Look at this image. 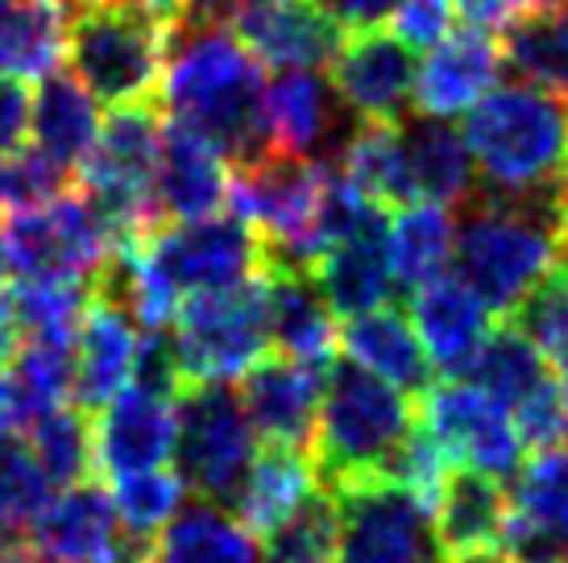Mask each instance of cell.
<instances>
[{"label":"cell","instance_id":"cell-1","mask_svg":"<svg viewBox=\"0 0 568 563\" xmlns=\"http://www.w3.org/2000/svg\"><path fill=\"white\" fill-rule=\"evenodd\" d=\"M159 95L166 121L212 145L224 162L245 166L270 154L262 112L266 75L221 17H183L174 25Z\"/></svg>","mask_w":568,"mask_h":563},{"label":"cell","instance_id":"cell-2","mask_svg":"<svg viewBox=\"0 0 568 563\" xmlns=\"http://www.w3.org/2000/svg\"><path fill=\"white\" fill-rule=\"evenodd\" d=\"M453 224L457 278L486 303L489 315H515L560 262L556 191L548 195H489L465 199Z\"/></svg>","mask_w":568,"mask_h":563},{"label":"cell","instance_id":"cell-3","mask_svg":"<svg viewBox=\"0 0 568 563\" xmlns=\"http://www.w3.org/2000/svg\"><path fill=\"white\" fill-rule=\"evenodd\" d=\"M460 137L474 154L477 191L489 195H548L568 171V104L536 83L486 92Z\"/></svg>","mask_w":568,"mask_h":563},{"label":"cell","instance_id":"cell-4","mask_svg":"<svg viewBox=\"0 0 568 563\" xmlns=\"http://www.w3.org/2000/svg\"><path fill=\"white\" fill-rule=\"evenodd\" d=\"M415 427L410 398L353 360H332L320 390L312 464L320 489H341L365 477H386L395 452Z\"/></svg>","mask_w":568,"mask_h":563},{"label":"cell","instance_id":"cell-5","mask_svg":"<svg viewBox=\"0 0 568 563\" xmlns=\"http://www.w3.org/2000/svg\"><path fill=\"white\" fill-rule=\"evenodd\" d=\"M171 25L129 0H83L67 17V59L95 104H142L159 88Z\"/></svg>","mask_w":568,"mask_h":563},{"label":"cell","instance_id":"cell-6","mask_svg":"<svg viewBox=\"0 0 568 563\" xmlns=\"http://www.w3.org/2000/svg\"><path fill=\"white\" fill-rule=\"evenodd\" d=\"M257 455L241 398L224 381H187L174 393V472L200 501L233 505Z\"/></svg>","mask_w":568,"mask_h":563},{"label":"cell","instance_id":"cell-7","mask_svg":"<svg viewBox=\"0 0 568 563\" xmlns=\"http://www.w3.org/2000/svg\"><path fill=\"white\" fill-rule=\"evenodd\" d=\"M145 266L174 298L233 290L266 269V245L250 224L233 212H216L204 219L159 224L133 240Z\"/></svg>","mask_w":568,"mask_h":563},{"label":"cell","instance_id":"cell-8","mask_svg":"<svg viewBox=\"0 0 568 563\" xmlns=\"http://www.w3.org/2000/svg\"><path fill=\"white\" fill-rule=\"evenodd\" d=\"M171 345L183 381H237L270 352L262 274L233 290L191 295L174 315Z\"/></svg>","mask_w":568,"mask_h":563},{"label":"cell","instance_id":"cell-9","mask_svg":"<svg viewBox=\"0 0 568 563\" xmlns=\"http://www.w3.org/2000/svg\"><path fill=\"white\" fill-rule=\"evenodd\" d=\"M0 249L17 278H63L92 286L116 245L80 191H63L50 204L4 212Z\"/></svg>","mask_w":568,"mask_h":563},{"label":"cell","instance_id":"cell-10","mask_svg":"<svg viewBox=\"0 0 568 563\" xmlns=\"http://www.w3.org/2000/svg\"><path fill=\"white\" fill-rule=\"evenodd\" d=\"M332 501L336 563H444L432 534V510L390 477L332 489Z\"/></svg>","mask_w":568,"mask_h":563},{"label":"cell","instance_id":"cell-11","mask_svg":"<svg viewBox=\"0 0 568 563\" xmlns=\"http://www.w3.org/2000/svg\"><path fill=\"white\" fill-rule=\"evenodd\" d=\"M415 419L427 436L440 443V452L460 469L486 472L494 481H510L523 469V439L515 419L503 402H494L486 390H477L465 377L432 381L419 393Z\"/></svg>","mask_w":568,"mask_h":563},{"label":"cell","instance_id":"cell-12","mask_svg":"<svg viewBox=\"0 0 568 563\" xmlns=\"http://www.w3.org/2000/svg\"><path fill=\"white\" fill-rule=\"evenodd\" d=\"M262 112H266L270 154H291L320 166L336 162L345 137L357 125V116L345 109L332 79L320 75V66L278 71L266 83Z\"/></svg>","mask_w":568,"mask_h":563},{"label":"cell","instance_id":"cell-13","mask_svg":"<svg viewBox=\"0 0 568 563\" xmlns=\"http://www.w3.org/2000/svg\"><path fill=\"white\" fill-rule=\"evenodd\" d=\"M21 543L30 563H142L145 555V547L121 531L109 493L95 481L54 493Z\"/></svg>","mask_w":568,"mask_h":563},{"label":"cell","instance_id":"cell-14","mask_svg":"<svg viewBox=\"0 0 568 563\" xmlns=\"http://www.w3.org/2000/svg\"><path fill=\"white\" fill-rule=\"evenodd\" d=\"M332 88L345 100L357 121H390L398 125L410 116L415 92V50L403 47L395 33L382 25L341 33V47L332 50Z\"/></svg>","mask_w":568,"mask_h":563},{"label":"cell","instance_id":"cell-15","mask_svg":"<svg viewBox=\"0 0 568 563\" xmlns=\"http://www.w3.org/2000/svg\"><path fill=\"white\" fill-rule=\"evenodd\" d=\"M224 30L262 66H320L341 47V25L316 0H224Z\"/></svg>","mask_w":568,"mask_h":563},{"label":"cell","instance_id":"cell-16","mask_svg":"<svg viewBox=\"0 0 568 563\" xmlns=\"http://www.w3.org/2000/svg\"><path fill=\"white\" fill-rule=\"evenodd\" d=\"M174 455V398L129 381L125 390L95 410L92 469L100 477L162 469Z\"/></svg>","mask_w":568,"mask_h":563},{"label":"cell","instance_id":"cell-17","mask_svg":"<svg viewBox=\"0 0 568 563\" xmlns=\"http://www.w3.org/2000/svg\"><path fill=\"white\" fill-rule=\"evenodd\" d=\"M328 365H303V360L266 352L253 369L241 373V410L250 419L253 436L283 448H312L316 431L320 390H324Z\"/></svg>","mask_w":568,"mask_h":563},{"label":"cell","instance_id":"cell-18","mask_svg":"<svg viewBox=\"0 0 568 563\" xmlns=\"http://www.w3.org/2000/svg\"><path fill=\"white\" fill-rule=\"evenodd\" d=\"M510 518L503 551L515 563L568 560V448L539 452L527 469L515 472Z\"/></svg>","mask_w":568,"mask_h":563},{"label":"cell","instance_id":"cell-19","mask_svg":"<svg viewBox=\"0 0 568 563\" xmlns=\"http://www.w3.org/2000/svg\"><path fill=\"white\" fill-rule=\"evenodd\" d=\"M503 71V42L494 33L477 30V25H465V30L448 33L427 50L424 66L415 71L410 109L419 116H436V121L460 116L486 92H494Z\"/></svg>","mask_w":568,"mask_h":563},{"label":"cell","instance_id":"cell-20","mask_svg":"<svg viewBox=\"0 0 568 563\" xmlns=\"http://www.w3.org/2000/svg\"><path fill=\"white\" fill-rule=\"evenodd\" d=\"M138 348H142V328L104 295L88 298L80 328H75V345H71V360H75L71 365V402L88 414L116 398L133 381Z\"/></svg>","mask_w":568,"mask_h":563},{"label":"cell","instance_id":"cell-21","mask_svg":"<svg viewBox=\"0 0 568 563\" xmlns=\"http://www.w3.org/2000/svg\"><path fill=\"white\" fill-rule=\"evenodd\" d=\"M224 199H229L224 157L200 137H191L166 121L159 137L154 183H150V204H154L159 224L216 216V212H224Z\"/></svg>","mask_w":568,"mask_h":563},{"label":"cell","instance_id":"cell-22","mask_svg":"<svg viewBox=\"0 0 568 563\" xmlns=\"http://www.w3.org/2000/svg\"><path fill=\"white\" fill-rule=\"evenodd\" d=\"M410 328L419 336L432 373L460 377L489 336V311L465 282L444 274L410 290Z\"/></svg>","mask_w":568,"mask_h":563},{"label":"cell","instance_id":"cell-23","mask_svg":"<svg viewBox=\"0 0 568 563\" xmlns=\"http://www.w3.org/2000/svg\"><path fill=\"white\" fill-rule=\"evenodd\" d=\"M316 278L320 295L332 307V315H357L386 307V298L395 290L390 278V257H386V216H374L357 224L348 236L316 257V266L307 269Z\"/></svg>","mask_w":568,"mask_h":563},{"label":"cell","instance_id":"cell-24","mask_svg":"<svg viewBox=\"0 0 568 563\" xmlns=\"http://www.w3.org/2000/svg\"><path fill=\"white\" fill-rule=\"evenodd\" d=\"M266 328L270 348L278 357L303 360V365H332L336 360V315L320 295L316 278L307 269L266 266Z\"/></svg>","mask_w":568,"mask_h":563},{"label":"cell","instance_id":"cell-25","mask_svg":"<svg viewBox=\"0 0 568 563\" xmlns=\"http://www.w3.org/2000/svg\"><path fill=\"white\" fill-rule=\"evenodd\" d=\"M506 518H510V498L503 481L474 469H453L432 505V534L440 560L503 547Z\"/></svg>","mask_w":568,"mask_h":563},{"label":"cell","instance_id":"cell-26","mask_svg":"<svg viewBox=\"0 0 568 563\" xmlns=\"http://www.w3.org/2000/svg\"><path fill=\"white\" fill-rule=\"evenodd\" d=\"M336 345L345 348V360H353L365 373L382 377L395 390L424 393L432 386V365L419 348V336H415L407 315L395 307L348 315L345 328L336 331Z\"/></svg>","mask_w":568,"mask_h":563},{"label":"cell","instance_id":"cell-27","mask_svg":"<svg viewBox=\"0 0 568 563\" xmlns=\"http://www.w3.org/2000/svg\"><path fill=\"white\" fill-rule=\"evenodd\" d=\"M142 563H262V547L224 505L183 501V510L145 543Z\"/></svg>","mask_w":568,"mask_h":563},{"label":"cell","instance_id":"cell-28","mask_svg":"<svg viewBox=\"0 0 568 563\" xmlns=\"http://www.w3.org/2000/svg\"><path fill=\"white\" fill-rule=\"evenodd\" d=\"M398 133H403V150H407L415 199L448 207L465 204L474 195L477 171L460 129H453L448 121H436V116L410 112L398 121Z\"/></svg>","mask_w":568,"mask_h":563},{"label":"cell","instance_id":"cell-29","mask_svg":"<svg viewBox=\"0 0 568 563\" xmlns=\"http://www.w3.org/2000/svg\"><path fill=\"white\" fill-rule=\"evenodd\" d=\"M30 133L38 154H47L67 174L80 171L100 133L95 100L80 79L67 71H50L47 79H38V95H30Z\"/></svg>","mask_w":568,"mask_h":563},{"label":"cell","instance_id":"cell-30","mask_svg":"<svg viewBox=\"0 0 568 563\" xmlns=\"http://www.w3.org/2000/svg\"><path fill=\"white\" fill-rule=\"evenodd\" d=\"M320 489L316 464L303 448H283V443H266L257 448L250 472L241 481L233 510L250 526L253 534H266L283 522L291 510H300L303 501Z\"/></svg>","mask_w":568,"mask_h":563},{"label":"cell","instance_id":"cell-31","mask_svg":"<svg viewBox=\"0 0 568 563\" xmlns=\"http://www.w3.org/2000/svg\"><path fill=\"white\" fill-rule=\"evenodd\" d=\"M506 66L544 92L568 100V0H531L503 33Z\"/></svg>","mask_w":568,"mask_h":563},{"label":"cell","instance_id":"cell-32","mask_svg":"<svg viewBox=\"0 0 568 563\" xmlns=\"http://www.w3.org/2000/svg\"><path fill=\"white\" fill-rule=\"evenodd\" d=\"M336 162H341L336 171L345 174L369 204H378L382 212L415 204L403 133L390 121H357L353 133L345 137V145H341Z\"/></svg>","mask_w":568,"mask_h":563},{"label":"cell","instance_id":"cell-33","mask_svg":"<svg viewBox=\"0 0 568 563\" xmlns=\"http://www.w3.org/2000/svg\"><path fill=\"white\" fill-rule=\"evenodd\" d=\"M67 54L59 0H0V75L47 79Z\"/></svg>","mask_w":568,"mask_h":563},{"label":"cell","instance_id":"cell-34","mask_svg":"<svg viewBox=\"0 0 568 563\" xmlns=\"http://www.w3.org/2000/svg\"><path fill=\"white\" fill-rule=\"evenodd\" d=\"M386 257L390 278L403 290H419L444 278L453 262V216L440 204H407L386 224Z\"/></svg>","mask_w":568,"mask_h":563},{"label":"cell","instance_id":"cell-35","mask_svg":"<svg viewBox=\"0 0 568 563\" xmlns=\"http://www.w3.org/2000/svg\"><path fill=\"white\" fill-rule=\"evenodd\" d=\"M88 298V282L17 278L0 290V307L9 315L17 340H75Z\"/></svg>","mask_w":568,"mask_h":563},{"label":"cell","instance_id":"cell-36","mask_svg":"<svg viewBox=\"0 0 568 563\" xmlns=\"http://www.w3.org/2000/svg\"><path fill=\"white\" fill-rule=\"evenodd\" d=\"M556 369L548 365V357L539 352L515 324L489 328V336L481 340L477 357L465 369V381H474L477 390H486L494 402H503L506 410H515L531 390H539Z\"/></svg>","mask_w":568,"mask_h":563},{"label":"cell","instance_id":"cell-37","mask_svg":"<svg viewBox=\"0 0 568 563\" xmlns=\"http://www.w3.org/2000/svg\"><path fill=\"white\" fill-rule=\"evenodd\" d=\"M109 501L112 510H116V522H121V531L145 547L154 534L171 522L179 510H183V501H187V485H183V477L174 469H145V472H129V477H116L109 489Z\"/></svg>","mask_w":568,"mask_h":563},{"label":"cell","instance_id":"cell-38","mask_svg":"<svg viewBox=\"0 0 568 563\" xmlns=\"http://www.w3.org/2000/svg\"><path fill=\"white\" fill-rule=\"evenodd\" d=\"M21 436H26L30 452L38 455V464L54 489L92 481V427H88V414L80 407L67 402L59 410H47Z\"/></svg>","mask_w":568,"mask_h":563},{"label":"cell","instance_id":"cell-39","mask_svg":"<svg viewBox=\"0 0 568 563\" xmlns=\"http://www.w3.org/2000/svg\"><path fill=\"white\" fill-rule=\"evenodd\" d=\"M54 485L21 431H0V534H21L47 510Z\"/></svg>","mask_w":568,"mask_h":563},{"label":"cell","instance_id":"cell-40","mask_svg":"<svg viewBox=\"0 0 568 563\" xmlns=\"http://www.w3.org/2000/svg\"><path fill=\"white\" fill-rule=\"evenodd\" d=\"M262 563H336V501L316 489L300 510L262 534Z\"/></svg>","mask_w":568,"mask_h":563},{"label":"cell","instance_id":"cell-41","mask_svg":"<svg viewBox=\"0 0 568 563\" xmlns=\"http://www.w3.org/2000/svg\"><path fill=\"white\" fill-rule=\"evenodd\" d=\"M510 324L548 357L556 373L568 377V274L552 269L539 282L531 295L523 298V307L510 315Z\"/></svg>","mask_w":568,"mask_h":563},{"label":"cell","instance_id":"cell-42","mask_svg":"<svg viewBox=\"0 0 568 563\" xmlns=\"http://www.w3.org/2000/svg\"><path fill=\"white\" fill-rule=\"evenodd\" d=\"M71 183V174L63 166H54L47 154H38V150H17V154L0 157V204L17 212V207H38V204H50V199H59Z\"/></svg>","mask_w":568,"mask_h":563},{"label":"cell","instance_id":"cell-43","mask_svg":"<svg viewBox=\"0 0 568 563\" xmlns=\"http://www.w3.org/2000/svg\"><path fill=\"white\" fill-rule=\"evenodd\" d=\"M515 431H519L523 448L531 452H548V448H565L568 443V377L552 373L539 390H531L519 407L510 410Z\"/></svg>","mask_w":568,"mask_h":563},{"label":"cell","instance_id":"cell-44","mask_svg":"<svg viewBox=\"0 0 568 563\" xmlns=\"http://www.w3.org/2000/svg\"><path fill=\"white\" fill-rule=\"evenodd\" d=\"M390 33L410 50H432L453 33V0H398Z\"/></svg>","mask_w":568,"mask_h":563},{"label":"cell","instance_id":"cell-45","mask_svg":"<svg viewBox=\"0 0 568 563\" xmlns=\"http://www.w3.org/2000/svg\"><path fill=\"white\" fill-rule=\"evenodd\" d=\"M30 133V92L26 79L0 75V157L17 154Z\"/></svg>","mask_w":568,"mask_h":563},{"label":"cell","instance_id":"cell-46","mask_svg":"<svg viewBox=\"0 0 568 563\" xmlns=\"http://www.w3.org/2000/svg\"><path fill=\"white\" fill-rule=\"evenodd\" d=\"M527 4H531V0H453V9H460L469 25L494 33V38H498Z\"/></svg>","mask_w":568,"mask_h":563},{"label":"cell","instance_id":"cell-47","mask_svg":"<svg viewBox=\"0 0 568 563\" xmlns=\"http://www.w3.org/2000/svg\"><path fill=\"white\" fill-rule=\"evenodd\" d=\"M316 4L336 21V25L362 30V25H378L382 17L395 13L398 0H316Z\"/></svg>","mask_w":568,"mask_h":563},{"label":"cell","instance_id":"cell-48","mask_svg":"<svg viewBox=\"0 0 568 563\" xmlns=\"http://www.w3.org/2000/svg\"><path fill=\"white\" fill-rule=\"evenodd\" d=\"M444 563H515L503 547L494 551H477V555H460V560H444Z\"/></svg>","mask_w":568,"mask_h":563},{"label":"cell","instance_id":"cell-49","mask_svg":"<svg viewBox=\"0 0 568 563\" xmlns=\"http://www.w3.org/2000/svg\"><path fill=\"white\" fill-rule=\"evenodd\" d=\"M191 17H221L224 0H183Z\"/></svg>","mask_w":568,"mask_h":563},{"label":"cell","instance_id":"cell-50","mask_svg":"<svg viewBox=\"0 0 568 563\" xmlns=\"http://www.w3.org/2000/svg\"><path fill=\"white\" fill-rule=\"evenodd\" d=\"M9 286V262H4V249H0V290Z\"/></svg>","mask_w":568,"mask_h":563},{"label":"cell","instance_id":"cell-51","mask_svg":"<svg viewBox=\"0 0 568 563\" xmlns=\"http://www.w3.org/2000/svg\"><path fill=\"white\" fill-rule=\"evenodd\" d=\"M556 269H565V274H568V236L560 240V262H556Z\"/></svg>","mask_w":568,"mask_h":563},{"label":"cell","instance_id":"cell-52","mask_svg":"<svg viewBox=\"0 0 568 563\" xmlns=\"http://www.w3.org/2000/svg\"><path fill=\"white\" fill-rule=\"evenodd\" d=\"M560 563H568V560H560Z\"/></svg>","mask_w":568,"mask_h":563}]
</instances>
